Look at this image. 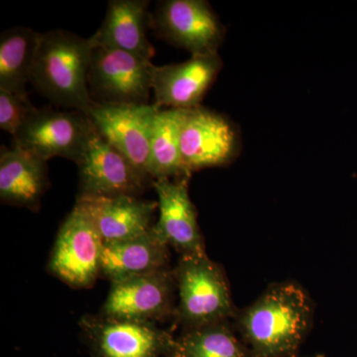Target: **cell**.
Returning <instances> with one entry per match:
<instances>
[{
  "instance_id": "6da1fadb",
  "label": "cell",
  "mask_w": 357,
  "mask_h": 357,
  "mask_svg": "<svg viewBox=\"0 0 357 357\" xmlns=\"http://www.w3.org/2000/svg\"><path fill=\"white\" fill-rule=\"evenodd\" d=\"M312 305L299 284H273L237 311L236 328L253 357H297L312 324Z\"/></svg>"
},
{
  "instance_id": "7a4b0ae2",
  "label": "cell",
  "mask_w": 357,
  "mask_h": 357,
  "mask_svg": "<svg viewBox=\"0 0 357 357\" xmlns=\"http://www.w3.org/2000/svg\"><path fill=\"white\" fill-rule=\"evenodd\" d=\"M93 36L56 29L41 33L30 84L53 105L86 112L93 105L88 75Z\"/></svg>"
},
{
  "instance_id": "3957f363",
  "label": "cell",
  "mask_w": 357,
  "mask_h": 357,
  "mask_svg": "<svg viewBox=\"0 0 357 357\" xmlns=\"http://www.w3.org/2000/svg\"><path fill=\"white\" fill-rule=\"evenodd\" d=\"M173 275L178 293L176 317L185 330L236 317L237 310L225 271L206 252L181 256Z\"/></svg>"
},
{
  "instance_id": "277c9868",
  "label": "cell",
  "mask_w": 357,
  "mask_h": 357,
  "mask_svg": "<svg viewBox=\"0 0 357 357\" xmlns=\"http://www.w3.org/2000/svg\"><path fill=\"white\" fill-rule=\"evenodd\" d=\"M96 130L86 112L77 109H36L13 137V143L48 161L54 157L77 164Z\"/></svg>"
},
{
  "instance_id": "5b68a950",
  "label": "cell",
  "mask_w": 357,
  "mask_h": 357,
  "mask_svg": "<svg viewBox=\"0 0 357 357\" xmlns=\"http://www.w3.org/2000/svg\"><path fill=\"white\" fill-rule=\"evenodd\" d=\"M153 67L128 52L96 46L88 75L91 100L98 105H149Z\"/></svg>"
},
{
  "instance_id": "8992f818",
  "label": "cell",
  "mask_w": 357,
  "mask_h": 357,
  "mask_svg": "<svg viewBox=\"0 0 357 357\" xmlns=\"http://www.w3.org/2000/svg\"><path fill=\"white\" fill-rule=\"evenodd\" d=\"M102 248L93 220L76 204L59 230L49 271L70 287H91L100 276Z\"/></svg>"
},
{
  "instance_id": "52a82bcc",
  "label": "cell",
  "mask_w": 357,
  "mask_h": 357,
  "mask_svg": "<svg viewBox=\"0 0 357 357\" xmlns=\"http://www.w3.org/2000/svg\"><path fill=\"white\" fill-rule=\"evenodd\" d=\"M173 270L112 282L102 316L122 321L152 323L176 314Z\"/></svg>"
},
{
  "instance_id": "ba28073f",
  "label": "cell",
  "mask_w": 357,
  "mask_h": 357,
  "mask_svg": "<svg viewBox=\"0 0 357 357\" xmlns=\"http://www.w3.org/2000/svg\"><path fill=\"white\" fill-rule=\"evenodd\" d=\"M151 23L162 38L192 55L218 53L225 37V27L204 0L159 1Z\"/></svg>"
},
{
  "instance_id": "9c48e42d",
  "label": "cell",
  "mask_w": 357,
  "mask_h": 357,
  "mask_svg": "<svg viewBox=\"0 0 357 357\" xmlns=\"http://www.w3.org/2000/svg\"><path fill=\"white\" fill-rule=\"evenodd\" d=\"M158 107L154 105H98L86 112L96 132L119 150L148 180L152 124Z\"/></svg>"
},
{
  "instance_id": "30bf717a",
  "label": "cell",
  "mask_w": 357,
  "mask_h": 357,
  "mask_svg": "<svg viewBox=\"0 0 357 357\" xmlns=\"http://www.w3.org/2000/svg\"><path fill=\"white\" fill-rule=\"evenodd\" d=\"M180 148L185 172L227 166L236 158L238 138L231 122L203 107L185 109Z\"/></svg>"
},
{
  "instance_id": "8fae6325",
  "label": "cell",
  "mask_w": 357,
  "mask_h": 357,
  "mask_svg": "<svg viewBox=\"0 0 357 357\" xmlns=\"http://www.w3.org/2000/svg\"><path fill=\"white\" fill-rule=\"evenodd\" d=\"M93 357H171L176 338L152 323L105 317L81 321Z\"/></svg>"
},
{
  "instance_id": "7c38bea8",
  "label": "cell",
  "mask_w": 357,
  "mask_h": 357,
  "mask_svg": "<svg viewBox=\"0 0 357 357\" xmlns=\"http://www.w3.org/2000/svg\"><path fill=\"white\" fill-rule=\"evenodd\" d=\"M77 165V197H139L153 185L98 132Z\"/></svg>"
},
{
  "instance_id": "4fadbf2b",
  "label": "cell",
  "mask_w": 357,
  "mask_h": 357,
  "mask_svg": "<svg viewBox=\"0 0 357 357\" xmlns=\"http://www.w3.org/2000/svg\"><path fill=\"white\" fill-rule=\"evenodd\" d=\"M222 68L218 52L192 55L190 60L178 64L154 66V105L158 109H192L201 107Z\"/></svg>"
},
{
  "instance_id": "5bb4252c",
  "label": "cell",
  "mask_w": 357,
  "mask_h": 357,
  "mask_svg": "<svg viewBox=\"0 0 357 357\" xmlns=\"http://www.w3.org/2000/svg\"><path fill=\"white\" fill-rule=\"evenodd\" d=\"M191 176L155 180L159 218L153 225L157 236L180 255L206 252L198 215L189 194Z\"/></svg>"
},
{
  "instance_id": "9a60e30c",
  "label": "cell",
  "mask_w": 357,
  "mask_h": 357,
  "mask_svg": "<svg viewBox=\"0 0 357 357\" xmlns=\"http://www.w3.org/2000/svg\"><path fill=\"white\" fill-rule=\"evenodd\" d=\"M77 206L93 220L103 243L128 241L152 229L158 202L139 197H77Z\"/></svg>"
},
{
  "instance_id": "2e32d148",
  "label": "cell",
  "mask_w": 357,
  "mask_h": 357,
  "mask_svg": "<svg viewBox=\"0 0 357 357\" xmlns=\"http://www.w3.org/2000/svg\"><path fill=\"white\" fill-rule=\"evenodd\" d=\"M149 3L146 0H110L102 24L93 35L96 46L128 52L151 62L155 49L147 36L152 18Z\"/></svg>"
},
{
  "instance_id": "e0dca14e",
  "label": "cell",
  "mask_w": 357,
  "mask_h": 357,
  "mask_svg": "<svg viewBox=\"0 0 357 357\" xmlns=\"http://www.w3.org/2000/svg\"><path fill=\"white\" fill-rule=\"evenodd\" d=\"M49 185L47 161L15 145L1 147L0 199L3 204L37 211Z\"/></svg>"
},
{
  "instance_id": "ac0fdd59",
  "label": "cell",
  "mask_w": 357,
  "mask_h": 357,
  "mask_svg": "<svg viewBox=\"0 0 357 357\" xmlns=\"http://www.w3.org/2000/svg\"><path fill=\"white\" fill-rule=\"evenodd\" d=\"M169 245L153 227L135 238L103 243L100 276L112 282L168 269Z\"/></svg>"
},
{
  "instance_id": "d6986e66",
  "label": "cell",
  "mask_w": 357,
  "mask_h": 357,
  "mask_svg": "<svg viewBox=\"0 0 357 357\" xmlns=\"http://www.w3.org/2000/svg\"><path fill=\"white\" fill-rule=\"evenodd\" d=\"M41 33L29 27L9 28L0 36V89L28 98L26 84L38 49Z\"/></svg>"
},
{
  "instance_id": "ffe728a7",
  "label": "cell",
  "mask_w": 357,
  "mask_h": 357,
  "mask_svg": "<svg viewBox=\"0 0 357 357\" xmlns=\"http://www.w3.org/2000/svg\"><path fill=\"white\" fill-rule=\"evenodd\" d=\"M185 109H159L152 124L150 173L153 181L191 176L185 172L180 148Z\"/></svg>"
},
{
  "instance_id": "44dd1931",
  "label": "cell",
  "mask_w": 357,
  "mask_h": 357,
  "mask_svg": "<svg viewBox=\"0 0 357 357\" xmlns=\"http://www.w3.org/2000/svg\"><path fill=\"white\" fill-rule=\"evenodd\" d=\"M227 323L185 330L176 338L171 357H253Z\"/></svg>"
},
{
  "instance_id": "7402d4cb",
  "label": "cell",
  "mask_w": 357,
  "mask_h": 357,
  "mask_svg": "<svg viewBox=\"0 0 357 357\" xmlns=\"http://www.w3.org/2000/svg\"><path fill=\"white\" fill-rule=\"evenodd\" d=\"M35 110L36 107L30 102L29 98L0 89V128L13 137Z\"/></svg>"
},
{
  "instance_id": "603a6c76",
  "label": "cell",
  "mask_w": 357,
  "mask_h": 357,
  "mask_svg": "<svg viewBox=\"0 0 357 357\" xmlns=\"http://www.w3.org/2000/svg\"><path fill=\"white\" fill-rule=\"evenodd\" d=\"M307 357H325V356H321V354H317V356H307Z\"/></svg>"
}]
</instances>
